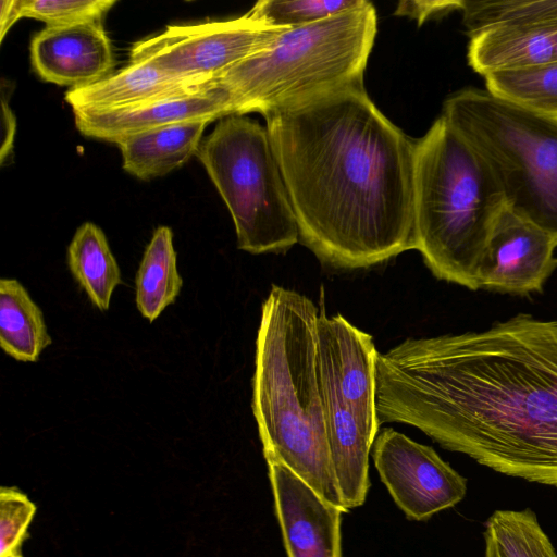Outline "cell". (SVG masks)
I'll return each mask as SVG.
<instances>
[{"label":"cell","mask_w":557,"mask_h":557,"mask_svg":"<svg viewBox=\"0 0 557 557\" xmlns=\"http://www.w3.org/2000/svg\"><path fill=\"white\" fill-rule=\"evenodd\" d=\"M483 77L492 94L557 120V64L497 71Z\"/></svg>","instance_id":"23"},{"label":"cell","mask_w":557,"mask_h":557,"mask_svg":"<svg viewBox=\"0 0 557 557\" xmlns=\"http://www.w3.org/2000/svg\"><path fill=\"white\" fill-rule=\"evenodd\" d=\"M322 376V374H321ZM332 466L346 510L363 504L369 486L373 441L334 388L322 377Z\"/></svg>","instance_id":"17"},{"label":"cell","mask_w":557,"mask_h":557,"mask_svg":"<svg viewBox=\"0 0 557 557\" xmlns=\"http://www.w3.org/2000/svg\"><path fill=\"white\" fill-rule=\"evenodd\" d=\"M196 157L231 213L239 249L281 252L299 242L267 127L245 115L222 117L202 138Z\"/></svg>","instance_id":"7"},{"label":"cell","mask_w":557,"mask_h":557,"mask_svg":"<svg viewBox=\"0 0 557 557\" xmlns=\"http://www.w3.org/2000/svg\"><path fill=\"white\" fill-rule=\"evenodd\" d=\"M182 285L172 230L159 226L145 249L136 273L135 301L138 311L153 322L176 300Z\"/></svg>","instance_id":"21"},{"label":"cell","mask_w":557,"mask_h":557,"mask_svg":"<svg viewBox=\"0 0 557 557\" xmlns=\"http://www.w3.org/2000/svg\"><path fill=\"white\" fill-rule=\"evenodd\" d=\"M467 59L482 76L557 64V23L486 28L470 36Z\"/></svg>","instance_id":"16"},{"label":"cell","mask_w":557,"mask_h":557,"mask_svg":"<svg viewBox=\"0 0 557 557\" xmlns=\"http://www.w3.org/2000/svg\"><path fill=\"white\" fill-rule=\"evenodd\" d=\"M250 17L187 25L134 42L129 61H145L183 79L213 83L225 70L271 46L284 32Z\"/></svg>","instance_id":"8"},{"label":"cell","mask_w":557,"mask_h":557,"mask_svg":"<svg viewBox=\"0 0 557 557\" xmlns=\"http://www.w3.org/2000/svg\"><path fill=\"white\" fill-rule=\"evenodd\" d=\"M7 557H22L18 552L8 555Z\"/></svg>","instance_id":"30"},{"label":"cell","mask_w":557,"mask_h":557,"mask_svg":"<svg viewBox=\"0 0 557 557\" xmlns=\"http://www.w3.org/2000/svg\"><path fill=\"white\" fill-rule=\"evenodd\" d=\"M376 32L375 8L361 0L345 12L284 32L214 83L225 92L232 115H263L308 94L363 78Z\"/></svg>","instance_id":"5"},{"label":"cell","mask_w":557,"mask_h":557,"mask_svg":"<svg viewBox=\"0 0 557 557\" xmlns=\"http://www.w3.org/2000/svg\"><path fill=\"white\" fill-rule=\"evenodd\" d=\"M299 240L324 264L360 269L416 249V140L363 78L263 114Z\"/></svg>","instance_id":"2"},{"label":"cell","mask_w":557,"mask_h":557,"mask_svg":"<svg viewBox=\"0 0 557 557\" xmlns=\"http://www.w3.org/2000/svg\"><path fill=\"white\" fill-rule=\"evenodd\" d=\"M21 18L17 0H2L0 9V40L3 41L9 29Z\"/></svg>","instance_id":"29"},{"label":"cell","mask_w":557,"mask_h":557,"mask_svg":"<svg viewBox=\"0 0 557 557\" xmlns=\"http://www.w3.org/2000/svg\"><path fill=\"white\" fill-rule=\"evenodd\" d=\"M441 115L485 162L507 208L557 243V120L474 87L449 95Z\"/></svg>","instance_id":"6"},{"label":"cell","mask_w":557,"mask_h":557,"mask_svg":"<svg viewBox=\"0 0 557 557\" xmlns=\"http://www.w3.org/2000/svg\"><path fill=\"white\" fill-rule=\"evenodd\" d=\"M361 0H262L247 14L275 27L299 28L345 12Z\"/></svg>","instance_id":"25"},{"label":"cell","mask_w":557,"mask_h":557,"mask_svg":"<svg viewBox=\"0 0 557 557\" xmlns=\"http://www.w3.org/2000/svg\"><path fill=\"white\" fill-rule=\"evenodd\" d=\"M69 269L100 311L109 309L112 294L122 283L121 270L102 230L85 222L67 247Z\"/></svg>","instance_id":"20"},{"label":"cell","mask_w":557,"mask_h":557,"mask_svg":"<svg viewBox=\"0 0 557 557\" xmlns=\"http://www.w3.org/2000/svg\"><path fill=\"white\" fill-rule=\"evenodd\" d=\"M462 0H413L400 1L396 9L397 15L408 16L418 21L421 25L428 20L443 17L454 11L461 10Z\"/></svg>","instance_id":"28"},{"label":"cell","mask_w":557,"mask_h":557,"mask_svg":"<svg viewBox=\"0 0 557 557\" xmlns=\"http://www.w3.org/2000/svg\"><path fill=\"white\" fill-rule=\"evenodd\" d=\"M288 557H342V509L272 455H264Z\"/></svg>","instance_id":"12"},{"label":"cell","mask_w":557,"mask_h":557,"mask_svg":"<svg viewBox=\"0 0 557 557\" xmlns=\"http://www.w3.org/2000/svg\"><path fill=\"white\" fill-rule=\"evenodd\" d=\"M505 197L482 158L444 117L416 140L417 248L438 278L478 290Z\"/></svg>","instance_id":"4"},{"label":"cell","mask_w":557,"mask_h":557,"mask_svg":"<svg viewBox=\"0 0 557 557\" xmlns=\"http://www.w3.org/2000/svg\"><path fill=\"white\" fill-rule=\"evenodd\" d=\"M317 351L322 377L354 412L374 442L380 420L376 410V359L379 351L369 333L341 314L319 312Z\"/></svg>","instance_id":"10"},{"label":"cell","mask_w":557,"mask_h":557,"mask_svg":"<svg viewBox=\"0 0 557 557\" xmlns=\"http://www.w3.org/2000/svg\"><path fill=\"white\" fill-rule=\"evenodd\" d=\"M36 505L14 487L0 490V557L16 553L35 516Z\"/></svg>","instance_id":"27"},{"label":"cell","mask_w":557,"mask_h":557,"mask_svg":"<svg viewBox=\"0 0 557 557\" xmlns=\"http://www.w3.org/2000/svg\"><path fill=\"white\" fill-rule=\"evenodd\" d=\"M380 423L412 425L499 473L557 487V321L407 338L376 359Z\"/></svg>","instance_id":"1"},{"label":"cell","mask_w":557,"mask_h":557,"mask_svg":"<svg viewBox=\"0 0 557 557\" xmlns=\"http://www.w3.org/2000/svg\"><path fill=\"white\" fill-rule=\"evenodd\" d=\"M78 132L90 138L116 143L143 131L171 124L208 121L232 115L226 95L215 83L191 95H183L132 107L106 110H73Z\"/></svg>","instance_id":"14"},{"label":"cell","mask_w":557,"mask_h":557,"mask_svg":"<svg viewBox=\"0 0 557 557\" xmlns=\"http://www.w3.org/2000/svg\"><path fill=\"white\" fill-rule=\"evenodd\" d=\"M319 312L305 295L271 286L256 339L252 411L263 455L275 457L345 512L327 440Z\"/></svg>","instance_id":"3"},{"label":"cell","mask_w":557,"mask_h":557,"mask_svg":"<svg viewBox=\"0 0 557 557\" xmlns=\"http://www.w3.org/2000/svg\"><path fill=\"white\" fill-rule=\"evenodd\" d=\"M485 557H557L531 509L496 510L485 522Z\"/></svg>","instance_id":"22"},{"label":"cell","mask_w":557,"mask_h":557,"mask_svg":"<svg viewBox=\"0 0 557 557\" xmlns=\"http://www.w3.org/2000/svg\"><path fill=\"white\" fill-rule=\"evenodd\" d=\"M20 16L47 26L102 23L115 0H17Z\"/></svg>","instance_id":"26"},{"label":"cell","mask_w":557,"mask_h":557,"mask_svg":"<svg viewBox=\"0 0 557 557\" xmlns=\"http://www.w3.org/2000/svg\"><path fill=\"white\" fill-rule=\"evenodd\" d=\"M29 51L32 65L44 81L71 89L114 72V53L102 23L46 26L33 37Z\"/></svg>","instance_id":"13"},{"label":"cell","mask_w":557,"mask_h":557,"mask_svg":"<svg viewBox=\"0 0 557 557\" xmlns=\"http://www.w3.org/2000/svg\"><path fill=\"white\" fill-rule=\"evenodd\" d=\"M556 247L549 234L506 208L479 268V288L515 295L541 292L557 268Z\"/></svg>","instance_id":"11"},{"label":"cell","mask_w":557,"mask_h":557,"mask_svg":"<svg viewBox=\"0 0 557 557\" xmlns=\"http://www.w3.org/2000/svg\"><path fill=\"white\" fill-rule=\"evenodd\" d=\"M460 12L470 37L499 25L557 23V0H462Z\"/></svg>","instance_id":"24"},{"label":"cell","mask_w":557,"mask_h":557,"mask_svg":"<svg viewBox=\"0 0 557 557\" xmlns=\"http://www.w3.org/2000/svg\"><path fill=\"white\" fill-rule=\"evenodd\" d=\"M374 466L398 507L412 520H425L458 504L467 480L430 446L387 428L372 445Z\"/></svg>","instance_id":"9"},{"label":"cell","mask_w":557,"mask_h":557,"mask_svg":"<svg viewBox=\"0 0 557 557\" xmlns=\"http://www.w3.org/2000/svg\"><path fill=\"white\" fill-rule=\"evenodd\" d=\"M210 122L190 121L127 135L115 144L122 166L140 180L165 175L196 156Z\"/></svg>","instance_id":"18"},{"label":"cell","mask_w":557,"mask_h":557,"mask_svg":"<svg viewBox=\"0 0 557 557\" xmlns=\"http://www.w3.org/2000/svg\"><path fill=\"white\" fill-rule=\"evenodd\" d=\"M52 343L44 314L14 278L0 280V347L22 362H35Z\"/></svg>","instance_id":"19"},{"label":"cell","mask_w":557,"mask_h":557,"mask_svg":"<svg viewBox=\"0 0 557 557\" xmlns=\"http://www.w3.org/2000/svg\"><path fill=\"white\" fill-rule=\"evenodd\" d=\"M214 85L171 76L145 61L129 63L88 86L69 89L65 101L73 110L132 107L165 98L191 95Z\"/></svg>","instance_id":"15"}]
</instances>
